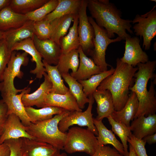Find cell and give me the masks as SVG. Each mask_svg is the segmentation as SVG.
Wrapping results in <instances>:
<instances>
[{
  "mask_svg": "<svg viewBox=\"0 0 156 156\" xmlns=\"http://www.w3.org/2000/svg\"><path fill=\"white\" fill-rule=\"evenodd\" d=\"M87 8L91 17L98 26L105 30L110 38H114L116 34L125 40L130 36L127 31L133 34L132 21L122 18L121 11L109 0H88Z\"/></svg>",
  "mask_w": 156,
  "mask_h": 156,
  "instance_id": "obj_1",
  "label": "cell"
},
{
  "mask_svg": "<svg viewBox=\"0 0 156 156\" xmlns=\"http://www.w3.org/2000/svg\"><path fill=\"white\" fill-rule=\"evenodd\" d=\"M137 66L138 69L134 75V83L129 89L135 93L139 101L138 109L134 119L141 116L154 114L156 112L155 84L153 81H151L149 90L147 89L149 80L156 77L154 72L156 61L139 63Z\"/></svg>",
  "mask_w": 156,
  "mask_h": 156,
  "instance_id": "obj_2",
  "label": "cell"
},
{
  "mask_svg": "<svg viewBox=\"0 0 156 156\" xmlns=\"http://www.w3.org/2000/svg\"><path fill=\"white\" fill-rule=\"evenodd\" d=\"M138 69L137 67L125 63L118 58L114 72L105 79L97 87L98 90L110 91L115 111H120L126 104L129 95L130 88L134 84V75Z\"/></svg>",
  "mask_w": 156,
  "mask_h": 156,
  "instance_id": "obj_3",
  "label": "cell"
},
{
  "mask_svg": "<svg viewBox=\"0 0 156 156\" xmlns=\"http://www.w3.org/2000/svg\"><path fill=\"white\" fill-rule=\"evenodd\" d=\"M70 112L65 110L50 119L31 122L29 125L25 126V129L34 139L50 144L60 150H64L66 132L61 131L59 129L58 124Z\"/></svg>",
  "mask_w": 156,
  "mask_h": 156,
  "instance_id": "obj_4",
  "label": "cell"
},
{
  "mask_svg": "<svg viewBox=\"0 0 156 156\" xmlns=\"http://www.w3.org/2000/svg\"><path fill=\"white\" fill-rule=\"evenodd\" d=\"M98 146L96 136L92 132L87 128L75 127L66 133L64 150L68 153L82 152L91 156Z\"/></svg>",
  "mask_w": 156,
  "mask_h": 156,
  "instance_id": "obj_5",
  "label": "cell"
},
{
  "mask_svg": "<svg viewBox=\"0 0 156 156\" xmlns=\"http://www.w3.org/2000/svg\"><path fill=\"white\" fill-rule=\"evenodd\" d=\"M28 54L25 52L22 53L12 52L10 60L5 70L3 77V86L1 92L16 94L24 90L17 89L14 85L16 77L22 79L23 73L21 70L22 66L27 65L29 62Z\"/></svg>",
  "mask_w": 156,
  "mask_h": 156,
  "instance_id": "obj_6",
  "label": "cell"
},
{
  "mask_svg": "<svg viewBox=\"0 0 156 156\" xmlns=\"http://www.w3.org/2000/svg\"><path fill=\"white\" fill-rule=\"evenodd\" d=\"M88 19L94 32V48L90 55L101 72L107 71V66H110L105 60V53L107 47L111 43L119 42L122 40L118 36L114 39L110 38L105 30L98 26L91 16L88 17Z\"/></svg>",
  "mask_w": 156,
  "mask_h": 156,
  "instance_id": "obj_7",
  "label": "cell"
},
{
  "mask_svg": "<svg viewBox=\"0 0 156 156\" xmlns=\"http://www.w3.org/2000/svg\"><path fill=\"white\" fill-rule=\"evenodd\" d=\"M154 8L144 15L137 14L132 21L135 24L133 27L134 32L137 36L142 37L143 47L145 50H149L152 40L156 35V10Z\"/></svg>",
  "mask_w": 156,
  "mask_h": 156,
  "instance_id": "obj_8",
  "label": "cell"
},
{
  "mask_svg": "<svg viewBox=\"0 0 156 156\" xmlns=\"http://www.w3.org/2000/svg\"><path fill=\"white\" fill-rule=\"evenodd\" d=\"M88 105L84 111L70 112L69 114L63 117L59 122L58 127L63 133L68 130L69 127L76 125L81 126H86L87 129L97 136L98 132L93 122V114L92 111L94 100L92 95L89 96Z\"/></svg>",
  "mask_w": 156,
  "mask_h": 156,
  "instance_id": "obj_9",
  "label": "cell"
},
{
  "mask_svg": "<svg viewBox=\"0 0 156 156\" xmlns=\"http://www.w3.org/2000/svg\"><path fill=\"white\" fill-rule=\"evenodd\" d=\"M88 0H82L78 13V33L80 46L84 53L90 55L94 48V32L89 22L86 12Z\"/></svg>",
  "mask_w": 156,
  "mask_h": 156,
  "instance_id": "obj_10",
  "label": "cell"
},
{
  "mask_svg": "<svg viewBox=\"0 0 156 156\" xmlns=\"http://www.w3.org/2000/svg\"><path fill=\"white\" fill-rule=\"evenodd\" d=\"M30 88L26 87L19 94L13 93L1 92L3 101L7 105L8 115L14 114L17 116L20 119L22 123L25 126L29 125L31 120L27 116L21 98L25 94H29L30 91Z\"/></svg>",
  "mask_w": 156,
  "mask_h": 156,
  "instance_id": "obj_11",
  "label": "cell"
},
{
  "mask_svg": "<svg viewBox=\"0 0 156 156\" xmlns=\"http://www.w3.org/2000/svg\"><path fill=\"white\" fill-rule=\"evenodd\" d=\"M125 51L123 56L120 58L123 62L133 67L139 63L148 61V57L142 50L140 44V39L137 36L127 37L125 39Z\"/></svg>",
  "mask_w": 156,
  "mask_h": 156,
  "instance_id": "obj_12",
  "label": "cell"
},
{
  "mask_svg": "<svg viewBox=\"0 0 156 156\" xmlns=\"http://www.w3.org/2000/svg\"><path fill=\"white\" fill-rule=\"evenodd\" d=\"M32 40L43 60L50 65H57L62 54L60 46L50 39L40 40L35 35Z\"/></svg>",
  "mask_w": 156,
  "mask_h": 156,
  "instance_id": "obj_13",
  "label": "cell"
},
{
  "mask_svg": "<svg viewBox=\"0 0 156 156\" xmlns=\"http://www.w3.org/2000/svg\"><path fill=\"white\" fill-rule=\"evenodd\" d=\"M25 127L17 116L14 114H8L0 137V144L11 139L27 138L34 139L27 132Z\"/></svg>",
  "mask_w": 156,
  "mask_h": 156,
  "instance_id": "obj_14",
  "label": "cell"
},
{
  "mask_svg": "<svg viewBox=\"0 0 156 156\" xmlns=\"http://www.w3.org/2000/svg\"><path fill=\"white\" fill-rule=\"evenodd\" d=\"M22 148L25 156H57L60 150L49 144L35 139L22 138Z\"/></svg>",
  "mask_w": 156,
  "mask_h": 156,
  "instance_id": "obj_15",
  "label": "cell"
},
{
  "mask_svg": "<svg viewBox=\"0 0 156 156\" xmlns=\"http://www.w3.org/2000/svg\"><path fill=\"white\" fill-rule=\"evenodd\" d=\"M43 76L44 81L36 91L32 93L25 94L22 96L21 101L25 107L36 106L38 108L44 107L45 99L51 92L52 84L46 72Z\"/></svg>",
  "mask_w": 156,
  "mask_h": 156,
  "instance_id": "obj_16",
  "label": "cell"
},
{
  "mask_svg": "<svg viewBox=\"0 0 156 156\" xmlns=\"http://www.w3.org/2000/svg\"><path fill=\"white\" fill-rule=\"evenodd\" d=\"M23 50L29 54L32 57L31 61L35 62L36 67L30 70V73L35 75L36 78L41 79L46 69L42 60V57L38 52L34 43L32 39H25L16 44L11 49L12 51Z\"/></svg>",
  "mask_w": 156,
  "mask_h": 156,
  "instance_id": "obj_17",
  "label": "cell"
},
{
  "mask_svg": "<svg viewBox=\"0 0 156 156\" xmlns=\"http://www.w3.org/2000/svg\"><path fill=\"white\" fill-rule=\"evenodd\" d=\"M129 128L133 132V135L140 139L153 134L156 132V114L141 116L134 118Z\"/></svg>",
  "mask_w": 156,
  "mask_h": 156,
  "instance_id": "obj_18",
  "label": "cell"
},
{
  "mask_svg": "<svg viewBox=\"0 0 156 156\" xmlns=\"http://www.w3.org/2000/svg\"><path fill=\"white\" fill-rule=\"evenodd\" d=\"M34 23L28 20L21 27L4 32L3 39L10 50L12 51L13 46L18 42L28 38H33L35 35Z\"/></svg>",
  "mask_w": 156,
  "mask_h": 156,
  "instance_id": "obj_19",
  "label": "cell"
},
{
  "mask_svg": "<svg viewBox=\"0 0 156 156\" xmlns=\"http://www.w3.org/2000/svg\"><path fill=\"white\" fill-rule=\"evenodd\" d=\"M97 103V115L95 119L102 120L104 118L111 116L114 111L112 96L108 90H96L92 94Z\"/></svg>",
  "mask_w": 156,
  "mask_h": 156,
  "instance_id": "obj_20",
  "label": "cell"
},
{
  "mask_svg": "<svg viewBox=\"0 0 156 156\" xmlns=\"http://www.w3.org/2000/svg\"><path fill=\"white\" fill-rule=\"evenodd\" d=\"M48 106L58 107L70 112L82 111L69 90L64 94L50 93L45 99L44 105V107Z\"/></svg>",
  "mask_w": 156,
  "mask_h": 156,
  "instance_id": "obj_21",
  "label": "cell"
},
{
  "mask_svg": "<svg viewBox=\"0 0 156 156\" xmlns=\"http://www.w3.org/2000/svg\"><path fill=\"white\" fill-rule=\"evenodd\" d=\"M138 106L139 101L137 96L134 92H131L123 108L119 111L114 110L111 116L115 121L129 127L130 122L134 119Z\"/></svg>",
  "mask_w": 156,
  "mask_h": 156,
  "instance_id": "obj_22",
  "label": "cell"
},
{
  "mask_svg": "<svg viewBox=\"0 0 156 156\" xmlns=\"http://www.w3.org/2000/svg\"><path fill=\"white\" fill-rule=\"evenodd\" d=\"M78 50L79 58V65L75 73H71V76L77 81L86 80L92 75L101 72L99 67L92 60L84 53L80 46Z\"/></svg>",
  "mask_w": 156,
  "mask_h": 156,
  "instance_id": "obj_23",
  "label": "cell"
},
{
  "mask_svg": "<svg viewBox=\"0 0 156 156\" xmlns=\"http://www.w3.org/2000/svg\"><path fill=\"white\" fill-rule=\"evenodd\" d=\"M28 20L25 14L15 12L8 5L0 11V31L5 32L18 28Z\"/></svg>",
  "mask_w": 156,
  "mask_h": 156,
  "instance_id": "obj_24",
  "label": "cell"
},
{
  "mask_svg": "<svg viewBox=\"0 0 156 156\" xmlns=\"http://www.w3.org/2000/svg\"><path fill=\"white\" fill-rule=\"evenodd\" d=\"M93 122L98 132L96 136L98 146L110 144L113 146L119 153L124 155L123 146L116 138L112 131L108 129L104 125L102 120L93 118Z\"/></svg>",
  "mask_w": 156,
  "mask_h": 156,
  "instance_id": "obj_25",
  "label": "cell"
},
{
  "mask_svg": "<svg viewBox=\"0 0 156 156\" xmlns=\"http://www.w3.org/2000/svg\"><path fill=\"white\" fill-rule=\"evenodd\" d=\"M55 9L47 15L44 19L51 21L69 14H77L82 0H58Z\"/></svg>",
  "mask_w": 156,
  "mask_h": 156,
  "instance_id": "obj_26",
  "label": "cell"
},
{
  "mask_svg": "<svg viewBox=\"0 0 156 156\" xmlns=\"http://www.w3.org/2000/svg\"><path fill=\"white\" fill-rule=\"evenodd\" d=\"M73 22V25L70 28L68 34L60 40L62 54H66L73 50L77 49L80 46L78 33V14L75 16Z\"/></svg>",
  "mask_w": 156,
  "mask_h": 156,
  "instance_id": "obj_27",
  "label": "cell"
},
{
  "mask_svg": "<svg viewBox=\"0 0 156 156\" xmlns=\"http://www.w3.org/2000/svg\"><path fill=\"white\" fill-rule=\"evenodd\" d=\"M25 109L31 122L50 119L53 115L60 114L66 110L55 106L46 107L39 109H36L32 107H25Z\"/></svg>",
  "mask_w": 156,
  "mask_h": 156,
  "instance_id": "obj_28",
  "label": "cell"
},
{
  "mask_svg": "<svg viewBox=\"0 0 156 156\" xmlns=\"http://www.w3.org/2000/svg\"><path fill=\"white\" fill-rule=\"evenodd\" d=\"M79 55L78 49H74L66 54H62L57 65L58 69L60 74L69 73H75L77 70L79 63Z\"/></svg>",
  "mask_w": 156,
  "mask_h": 156,
  "instance_id": "obj_29",
  "label": "cell"
},
{
  "mask_svg": "<svg viewBox=\"0 0 156 156\" xmlns=\"http://www.w3.org/2000/svg\"><path fill=\"white\" fill-rule=\"evenodd\" d=\"M46 72L52 84L51 92L60 94H64L69 91V89L66 86L59 72L57 65L52 66L42 60Z\"/></svg>",
  "mask_w": 156,
  "mask_h": 156,
  "instance_id": "obj_30",
  "label": "cell"
},
{
  "mask_svg": "<svg viewBox=\"0 0 156 156\" xmlns=\"http://www.w3.org/2000/svg\"><path fill=\"white\" fill-rule=\"evenodd\" d=\"M69 87V90L75 99L79 108L82 109L87 103H88L89 98L85 94L81 84L71 76L68 73L61 75Z\"/></svg>",
  "mask_w": 156,
  "mask_h": 156,
  "instance_id": "obj_31",
  "label": "cell"
},
{
  "mask_svg": "<svg viewBox=\"0 0 156 156\" xmlns=\"http://www.w3.org/2000/svg\"><path fill=\"white\" fill-rule=\"evenodd\" d=\"M115 70V68L111 66L109 70L93 75L87 80L77 81L82 85L86 96L88 97L92 95L102 81L106 77L113 74Z\"/></svg>",
  "mask_w": 156,
  "mask_h": 156,
  "instance_id": "obj_32",
  "label": "cell"
},
{
  "mask_svg": "<svg viewBox=\"0 0 156 156\" xmlns=\"http://www.w3.org/2000/svg\"><path fill=\"white\" fill-rule=\"evenodd\" d=\"M49 0H11L9 6L15 12L22 14L32 12Z\"/></svg>",
  "mask_w": 156,
  "mask_h": 156,
  "instance_id": "obj_33",
  "label": "cell"
},
{
  "mask_svg": "<svg viewBox=\"0 0 156 156\" xmlns=\"http://www.w3.org/2000/svg\"><path fill=\"white\" fill-rule=\"evenodd\" d=\"M60 19L58 18L51 21L43 19L34 22L35 35L41 40L50 39Z\"/></svg>",
  "mask_w": 156,
  "mask_h": 156,
  "instance_id": "obj_34",
  "label": "cell"
},
{
  "mask_svg": "<svg viewBox=\"0 0 156 156\" xmlns=\"http://www.w3.org/2000/svg\"><path fill=\"white\" fill-rule=\"evenodd\" d=\"M111 126L112 130L114 134L117 135L120 139L124 149V156H128V146L127 140L132 134L129 127L124 124L114 120L111 116L107 118Z\"/></svg>",
  "mask_w": 156,
  "mask_h": 156,
  "instance_id": "obj_35",
  "label": "cell"
},
{
  "mask_svg": "<svg viewBox=\"0 0 156 156\" xmlns=\"http://www.w3.org/2000/svg\"><path fill=\"white\" fill-rule=\"evenodd\" d=\"M76 15L69 14L60 18L50 39L60 45V39L66 34Z\"/></svg>",
  "mask_w": 156,
  "mask_h": 156,
  "instance_id": "obj_36",
  "label": "cell"
},
{
  "mask_svg": "<svg viewBox=\"0 0 156 156\" xmlns=\"http://www.w3.org/2000/svg\"><path fill=\"white\" fill-rule=\"evenodd\" d=\"M58 3V0H49L41 7L25 15L29 20L34 22L42 21L55 9Z\"/></svg>",
  "mask_w": 156,
  "mask_h": 156,
  "instance_id": "obj_37",
  "label": "cell"
},
{
  "mask_svg": "<svg viewBox=\"0 0 156 156\" xmlns=\"http://www.w3.org/2000/svg\"><path fill=\"white\" fill-rule=\"evenodd\" d=\"M12 51L8 48L3 38L0 41V82L3 81V74Z\"/></svg>",
  "mask_w": 156,
  "mask_h": 156,
  "instance_id": "obj_38",
  "label": "cell"
},
{
  "mask_svg": "<svg viewBox=\"0 0 156 156\" xmlns=\"http://www.w3.org/2000/svg\"><path fill=\"white\" fill-rule=\"evenodd\" d=\"M127 141L132 146L137 156H148L145 148V141L136 138L132 134Z\"/></svg>",
  "mask_w": 156,
  "mask_h": 156,
  "instance_id": "obj_39",
  "label": "cell"
},
{
  "mask_svg": "<svg viewBox=\"0 0 156 156\" xmlns=\"http://www.w3.org/2000/svg\"><path fill=\"white\" fill-rule=\"evenodd\" d=\"M5 142L10 150L9 156H24L22 148V138L7 140Z\"/></svg>",
  "mask_w": 156,
  "mask_h": 156,
  "instance_id": "obj_40",
  "label": "cell"
},
{
  "mask_svg": "<svg viewBox=\"0 0 156 156\" xmlns=\"http://www.w3.org/2000/svg\"><path fill=\"white\" fill-rule=\"evenodd\" d=\"M91 156H124L114 148L106 145L98 146L94 153Z\"/></svg>",
  "mask_w": 156,
  "mask_h": 156,
  "instance_id": "obj_41",
  "label": "cell"
},
{
  "mask_svg": "<svg viewBox=\"0 0 156 156\" xmlns=\"http://www.w3.org/2000/svg\"><path fill=\"white\" fill-rule=\"evenodd\" d=\"M7 105L2 99L0 100V137L2 135L8 116Z\"/></svg>",
  "mask_w": 156,
  "mask_h": 156,
  "instance_id": "obj_42",
  "label": "cell"
},
{
  "mask_svg": "<svg viewBox=\"0 0 156 156\" xmlns=\"http://www.w3.org/2000/svg\"><path fill=\"white\" fill-rule=\"evenodd\" d=\"M10 150L9 146L5 142L0 144V156H9Z\"/></svg>",
  "mask_w": 156,
  "mask_h": 156,
  "instance_id": "obj_43",
  "label": "cell"
},
{
  "mask_svg": "<svg viewBox=\"0 0 156 156\" xmlns=\"http://www.w3.org/2000/svg\"><path fill=\"white\" fill-rule=\"evenodd\" d=\"M142 139L149 144H155L156 142V133L146 136Z\"/></svg>",
  "mask_w": 156,
  "mask_h": 156,
  "instance_id": "obj_44",
  "label": "cell"
},
{
  "mask_svg": "<svg viewBox=\"0 0 156 156\" xmlns=\"http://www.w3.org/2000/svg\"><path fill=\"white\" fill-rule=\"evenodd\" d=\"M11 0H0V11L9 5Z\"/></svg>",
  "mask_w": 156,
  "mask_h": 156,
  "instance_id": "obj_45",
  "label": "cell"
},
{
  "mask_svg": "<svg viewBox=\"0 0 156 156\" xmlns=\"http://www.w3.org/2000/svg\"><path fill=\"white\" fill-rule=\"evenodd\" d=\"M129 152L128 156H137L132 146L129 143Z\"/></svg>",
  "mask_w": 156,
  "mask_h": 156,
  "instance_id": "obj_46",
  "label": "cell"
},
{
  "mask_svg": "<svg viewBox=\"0 0 156 156\" xmlns=\"http://www.w3.org/2000/svg\"><path fill=\"white\" fill-rule=\"evenodd\" d=\"M4 32L0 31V41L3 38Z\"/></svg>",
  "mask_w": 156,
  "mask_h": 156,
  "instance_id": "obj_47",
  "label": "cell"
},
{
  "mask_svg": "<svg viewBox=\"0 0 156 156\" xmlns=\"http://www.w3.org/2000/svg\"><path fill=\"white\" fill-rule=\"evenodd\" d=\"M57 156H67L66 153H60Z\"/></svg>",
  "mask_w": 156,
  "mask_h": 156,
  "instance_id": "obj_48",
  "label": "cell"
},
{
  "mask_svg": "<svg viewBox=\"0 0 156 156\" xmlns=\"http://www.w3.org/2000/svg\"><path fill=\"white\" fill-rule=\"evenodd\" d=\"M3 83L2 82H0V92H1L2 88Z\"/></svg>",
  "mask_w": 156,
  "mask_h": 156,
  "instance_id": "obj_49",
  "label": "cell"
},
{
  "mask_svg": "<svg viewBox=\"0 0 156 156\" xmlns=\"http://www.w3.org/2000/svg\"><path fill=\"white\" fill-rule=\"evenodd\" d=\"M24 156H25L24 155Z\"/></svg>",
  "mask_w": 156,
  "mask_h": 156,
  "instance_id": "obj_50",
  "label": "cell"
}]
</instances>
